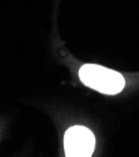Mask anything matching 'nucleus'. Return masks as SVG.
Segmentation results:
<instances>
[{"mask_svg": "<svg viewBox=\"0 0 139 157\" xmlns=\"http://www.w3.org/2000/svg\"><path fill=\"white\" fill-rule=\"evenodd\" d=\"M79 78L86 87L104 94H118L125 86L120 73L98 64H84L79 69Z\"/></svg>", "mask_w": 139, "mask_h": 157, "instance_id": "obj_1", "label": "nucleus"}, {"mask_svg": "<svg viewBox=\"0 0 139 157\" xmlns=\"http://www.w3.org/2000/svg\"><path fill=\"white\" fill-rule=\"evenodd\" d=\"M95 147V138L90 129L83 126H74L64 136V148L69 157H89Z\"/></svg>", "mask_w": 139, "mask_h": 157, "instance_id": "obj_2", "label": "nucleus"}]
</instances>
